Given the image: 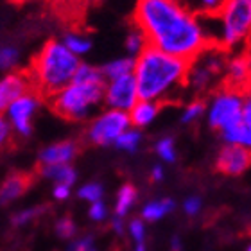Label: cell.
<instances>
[{"mask_svg": "<svg viewBox=\"0 0 251 251\" xmlns=\"http://www.w3.org/2000/svg\"><path fill=\"white\" fill-rule=\"evenodd\" d=\"M156 154L162 158L163 162L167 163H174L176 162V147H174V140L171 136H163L160 140L156 142Z\"/></svg>", "mask_w": 251, "mask_h": 251, "instance_id": "26", "label": "cell"}, {"mask_svg": "<svg viewBox=\"0 0 251 251\" xmlns=\"http://www.w3.org/2000/svg\"><path fill=\"white\" fill-rule=\"evenodd\" d=\"M226 86L241 90L244 94L251 90V65L246 54H235L233 58L228 59Z\"/></svg>", "mask_w": 251, "mask_h": 251, "instance_id": "12", "label": "cell"}, {"mask_svg": "<svg viewBox=\"0 0 251 251\" xmlns=\"http://www.w3.org/2000/svg\"><path fill=\"white\" fill-rule=\"evenodd\" d=\"M113 230H115L117 233H122V221H121V217H115V219H113Z\"/></svg>", "mask_w": 251, "mask_h": 251, "instance_id": "40", "label": "cell"}, {"mask_svg": "<svg viewBox=\"0 0 251 251\" xmlns=\"http://www.w3.org/2000/svg\"><path fill=\"white\" fill-rule=\"evenodd\" d=\"M11 131H13V127H11V124L7 122V119H2V121H0V142H2V144H5V142L9 140Z\"/></svg>", "mask_w": 251, "mask_h": 251, "instance_id": "37", "label": "cell"}, {"mask_svg": "<svg viewBox=\"0 0 251 251\" xmlns=\"http://www.w3.org/2000/svg\"><path fill=\"white\" fill-rule=\"evenodd\" d=\"M88 215L94 221H102V219H106V215H108V208H106V204L102 203V201H97V203H92Z\"/></svg>", "mask_w": 251, "mask_h": 251, "instance_id": "32", "label": "cell"}, {"mask_svg": "<svg viewBox=\"0 0 251 251\" xmlns=\"http://www.w3.org/2000/svg\"><path fill=\"white\" fill-rule=\"evenodd\" d=\"M20 59V50L15 45H4L0 49V67L2 70H9L18 63Z\"/></svg>", "mask_w": 251, "mask_h": 251, "instance_id": "28", "label": "cell"}, {"mask_svg": "<svg viewBox=\"0 0 251 251\" xmlns=\"http://www.w3.org/2000/svg\"><path fill=\"white\" fill-rule=\"evenodd\" d=\"M126 50L129 54L131 58H138L147 47H149V42H147L146 34L138 29V27H133L129 32H127V36H126Z\"/></svg>", "mask_w": 251, "mask_h": 251, "instance_id": "20", "label": "cell"}, {"mask_svg": "<svg viewBox=\"0 0 251 251\" xmlns=\"http://www.w3.org/2000/svg\"><path fill=\"white\" fill-rule=\"evenodd\" d=\"M251 165V151L239 146L226 144L217 156V169L228 176L242 174Z\"/></svg>", "mask_w": 251, "mask_h": 251, "instance_id": "11", "label": "cell"}, {"mask_svg": "<svg viewBox=\"0 0 251 251\" xmlns=\"http://www.w3.org/2000/svg\"><path fill=\"white\" fill-rule=\"evenodd\" d=\"M27 185H29V179L24 174H11L9 178L2 183V188H0L2 203H9L13 199L20 198L22 194L27 190Z\"/></svg>", "mask_w": 251, "mask_h": 251, "instance_id": "18", "label": "cell"}, {"mask_svg": "<svg viewBox=\"0 0 251 251\" xmlns=\"http://www.w3.org/2000/svg\"><path fill=\"white\" fill-rule=\"evenodd\" d=\"M136 201V190L133 185H124L121 187L119 194H117V204H115V214L117 217H124L129 208L133 206V203Z\"/></svg>", "mask_w": 251, "mask_h": 251, "instance_id": "23", "label": "cell"}, {"mask_svg": "<svg viewBox=\"0 0 251 251\" xmlns=\"http://www.w3.org/2000/svg\"><path fill=\"white\" fill-rule=\"evenodd\" d=\"M183 210H185V214L196 215L199 210H201V199H199V198H188V199H185Z\"/></svg>", "mask_w": 251, "mask_h": 251, "instance_id": "35", "label": "cell"}, {"mask_svg": "<svg viewBox=\"0 0 251 251\" xmlns=\"http://www.w3.org/2000/svg\"><path fill=\"white\" fill-rule=\"evenodd\" d=\"M226 50L221 47L210 45L204 49L198 58L188 63V74H187V86H190L196 92H204L212 84L226 75Z\"/></svg>", "mask_w": 251, "mask_h": 251, "instance_id": "6", "label": "cell"}, {"mask_svg": "<svg viewBox=\"0 0 251 251\" xmlns=\"http://www.w3.org/2000/svg\"><path fill=\"white\" fill-rule=\"evenodd\" d=\"M246 56H248V59H250V65H251V50H248V54H246Z\"/></svg>", "mask_w": 251, "mask_h": 251, "instance_id": "42", "label": "cell"}, {"mask_svg": "<svg viewBox=\"0 0 251 251\" xmlns=\"http://www.w3.org/2000/svg\"><path fill=\"white\" fill-rule=\"evenodd\" d=\"M151 178H152V181H160V179H163V169H162V165H154V167H152Z\"/></svg>", "mask_w": 251, "mask_h": 251, "instance_id": "39", "label": "cell"}, {"mask_svg": "<svg viewBox=\"0 0 251 251\" xmlns=\"http://www.w3.org/2000/svg\"><path fill=\"white\" fill-rule=\"evenodd\" d=\"M40 108V97L34 92L22 95L20 99L11 102L5 108V119L11 124L13 131L20 136H29L32 131V117Z\"/></svg>", "mask_w": 251, "mask_h": 251, "instance_id": "10", "label": "cell"}, {"mask_svg": "<svg viewBox=\"0 0 251 251\" xmlns=\"http://www.w3.org/2000/svg\"><path fill=\"white\" fill-rule=\"evenodd\" d=\"M79 198L84 199V201H90V203H97L102 198V187L99 183H86L79 188Z\"/></svg>", "mask_w": 251, "mask_h": 251, "instance_id": "29", "label": "cell"}, {"mask_svg": "<svg viewBox=\"0 0 251 251\" xmlns=\"http://www.w3.org/2000/svg\"><path fill=\"white\" fill-rule=\"evenodd\" d=\"M56 233L63 239H68V237H72L75 233V225H74L72 219H68V217H63L56 223Z\"/></svg>", "mask_w": 251, "mask_h": 251, "instance_id": "30", "label": "cell"}, {"mask_svg": "<svg viewBox=\"0 0 251 251\" xmlns=\"http://www.w3.org/2000/svg\"><path fill=\"white\" fill-rule=\"evenodd\" d=\"M136 251H146V250H144V246H142V244H138V248H136Z\"/></svg>", "mask_w": 251, "mask_h": 251, "instance_id": "41", "label": "cell"}, {"mask_svg": "<svg viewBox=\"0 0 251 251\" xmlns=\"http://www.w3.org/2000/svg\"><path fill=\"white\" fill-rule=\"evenodd\" d=\"M68 251H95L94 241H92V237H83L74 242L72 246L68 248Z\"/></svg>", "mask_w": 251, "mask_h": 251, "instance_id": "34", "label": "cell"}, {"mask_svg": "<svg viewBox=\"0 0 251 251\" xmlns=\"http://www.w3.org/2000/svg\"><path fill=\"white\" fill-rule=\"evenodd\" d=\"M138 100H140V92H138L135 74H129V75H124V77L119 79H111L106 84L104 102L108 108L129 113Z\"/></svg>", "mask_w": 251, "mask_h": 251, "instance_id": "9", "label": "cell"}, {"mask_svg": "<svg viewBox=\"0 0 251 251\" xmlns=\"http://www.w3.org/2000/svg\"><path fill=\"white\" fill-rule=\"evenodd\" d=\"M174 210V201L173 199H158V201H151L147 203L142 210V217L147 221H158L162 219L163 215H167L169 212Z\"/></svg>", "mask_w": 251, "mask_h": 251, "instance_id": "21", "label": "cell"}, {"mask_svg": "<svg viewBox=\"0 0 251 251\" xmlns=\"http://www.w3.org/2000/svg\"><path fill=\"white\" fill-rule=\"evenodd\" d=\"M158 111H160V104H158V102L140 99L135 104V108L129 111L131 124L135 126V127L149 126L158 117Z\"/></svg>", "mask_w": 251, "mask_h": 251, "instance_id": "15", "label": "cell"}, {"mask_svg": "<svg viewBox=\"0 0 251 251\" xmlns=\"http://www.w3.org/2000/svg\"><path fill=\"white\" fill-rule=\"evenodd\" d=\"M242 121L251 124V90L244 94V106H242Z\"/></svg>", "mask_w": 251, "mask_h": 251, "instance_id": "36", "label": "cell"}, {"mask_svg": "<svg viewBox=\"0 0 251 251\" xmlns=\"http://www.w3.org/2000/svg\"><path fill=\"white\" fill-rule=\"evenodd\" d=\"M140 142H142L140 131L135 129V127H129V129L124 131V133L121 135V138L117 140L115 147H119V149H122V151L135 152L136 149H138V146H140Z\"/></svg>", "mask_w": 251, "mask_h": 251, "instance_id": "25", "label": "cell"}, {"mask_svg": "<svg viewBox=\"0 0 251 251\" xmlns=\"http://www.w3.org/2000/svg\"><path fill=\"white\" fill-rule=\"evenodd\" d=\"M131 127V119L127 111L106 108L90 122L86 129V138L95 146H115L124 131Z\"/></svg>", "mask_w": 251, "mask_h": 251, "instance_id": "8", "label": "cell"}, {"mask_svg": "<svg viewBox=\"0 0 251 251\" xmlns=\"http://www.w3.org/2000/svg\"><path fill=\"white\" fill-rule=\"evenodd\" d=\"M135 65H136L135 58L124 56V58L111 59L100 70L104 74V77L108 81H111V79H119V77H124V75H129V74H135Z\"/></svg>", "mask_w": 251, "mask_h": 251, "instance_id": "17", "label": "cell"}, {"mask_svg": "<svg viewBox=\"0 0 251 251\" xmlns=\"http://www.w3.org/2000/svg\"><path fill=\"white\" fill-rule=\"evenodd\" d=\"M106 77L100 68L81 63L75 77L67 88L50 97L54 111L68 121L88 119L100 102H104Z\"/></svg>", "mask_w": 251, "mask_h": 251, "instance_id": "3", "label": "cell"}, {"mask_svg": "<svg viewBox=\"0 0 251 251\" xmlns=\"http://www.w3.org/2000/svg\"><path fill=\"white\" fill-rule=\"evenodd\" d=\"M221 138L225 140V144L244 147V149L251 151V124L241 121L239 124L221 131Z\"/></svg>", "mask_w": 251, "mask_h": 251, "instance_id": "16", "label": "cell"}, {"mask_svg": "<svg viewBox=\"0 0 251 251\" xmlns=\"http://www.w3.org/2000/svg\"><path fill=\"white\" fill-rule=\"evenodd\" d=\"M54 198L59 199V201H63V199H67L68 196H70V187H67V185H56L52 190Z\"/></svg>", "mask_w": 251, "mask_h": 251, "instance_id": "38", "label": "cell"}, {"mask_svg": "<svg viewBox=\"0 0 251 251\" xmlns=\"http://www.w3.org/2000/svg\"><path fill=\"white\" fill-rule=\"evenodd\" d=\"M248 251H251V246H250V248H248Z\"/></svg>", "mask_w": 251, "mask_h": 251, "instance_id": "44", "label": "cell"}, {"mask_svg": "<svg viewBox=\"0 0 251 251\" xmlns=\"http://www.w3.org/2000/svg\"><path fill=\"white\" fill-rule=\"evenodd\" d=\"M129 233H131V237H133V239L138 242V244H142V241H144V235H146V228H144V223H142L140 219L131 221Z\"/></svg>", "mask_w": 251, "mask_h": 251, "instance_id": "33", "label": "cell"}, {"mask_svg": "<svg viewBox=\"0 0 251 251\" xmlns=\"http://www.w3.org/2000/svg\"><path fill=\"white\" fill-rule=\"evenodd\" d=\"M204 102L203 100H192L190 104L185 106V110L181 111V122L183 124H192L199 119V117H203L204 113Z\"/></svg>", "mask_w": 251, "mask_h": 251, "instance_id": "27", "label": "cell"}, {"mask_svg": "<svg viewBox=\"0 0 251 251\" xmlns=\"http://www.w3.org/2000/svg\"><path fill=\"white\" fill-rule=\"evenodd\" d=\"M43 208H27V210H22V212H18V214L13 217V223L15 225H25V223H29L31 219H34L36 215H40V212H42Z\"/></svg>", "mask_w": 251, "mask_h": 251, "instance_id": "31", "label": "cell"}, {"mask_svg": "<svg viewBox=\"0 0 251 251\" xmlns=\"http://www.w3.org/2000/svg\"><path fill=\"white\" fill-rule=\"evenodd\" d=\"M77 152V144L72 140H65L43 147L38 158L42 165H70Z\"/></svg>", "mask_w": 251, "mask_h": 251, "instance_id": "14", "label": "cell"}, {"mask_svg": "<svg viewBox=\"0 0 251 251\" xmlns=\"http://www.w3.org/2000/svg\"><path fill=\"white\" fill-rule=\"evenodd\" d=\"M61 42L75 56H84L92 49V40L86 38L84 34H81V32H67Z\"/></svg>", "mask_w": 251, "mask_h": 251, "instance_id": "22", "label": "cell"}, {"mask_svg": "<svg viewBox=\"0 0 251 251\" xmlns=\"http://www.w3.org/2000/svg\"><path fill=\"white\" fill-rule=\"evenodd\" d=\"M81 61L61 40H50L32 59V83L43 95L52 97L72 83Z\"/></svg>", "mask_w": 251, "mask_h": 251, "instance_id": "4", "label": "cell"}, {"mask_svg": "<svg viewBox=\"0 0 251 251\" xmlns=\"http://www.w3.org/2000/svg\"><path fill=\"white\" fill-rule=\"evenodd\" d=\"M188 61L154 47H147L136 58L135 77L140 99L162 102L187 83Z\"/></svg>", "mask_w": 251, "mask_h": 251, "instance_id": "2", "label": "cell"}, {"mask_svg": "<svg viewBox=\"0 0 251 251\" xmlns=\"http://www.w3.org/2000/svg\"><path fill=\"white\" fill-rule=\"evenodd\" d=\"M40 173L43 178L56 181V185H67V187H72L77 178L75 171L70 165H42Z\"/></svg>", "mask_w": 251, "mask_h": 251, "instance_id": "19", "label": "cell"}, {"mask_svg": "<svg viewBox=\"0 0 251 251\" xmlns=\"http://www.w3.org/2000/svg\"><path fill=\"white\" fill-rule=\"evenodd\" d=\"M242 106H244V92L231 86H225L212 97L206 106V119L210 127L221 131L242 121Z\"/></svg>", "mask_w": 251, "mask_h": 251, "instance_id": "7", "label": "cell"}, {"mask_svg": "<svg viewBox=\"0 0 251 251\" xmlns=\"http://www.w3.org/2000/svg\"><path fill=\"white\" fill-rule=\"evenodd\" d=\"M208 43L225 50L248 45L251 38V0H226L215 16H199Z\"/></svg>", "mask_w": 251, "mask_h": 251, "instance_id": "5", "label": "cell"}, {"mask_svg": "<svg viewBox=\"0 0 251 251\" xmlns=\"http://www.w3.org/2000/svg\"><path fill=\"white\" fill-rule=\"evenodd\" d=\"M133 18L149 47L188 63L210 47L199 16L181 0H136Z\"/></svg>", "mask_w": 251, "mask_h": 251, "instance_id": "1", "label": "cell"}, {"mask_svg": "<svg viewBox=\"0 0 251 251\" xmlns=\"http://www.w3.org/2000/svg\"><path fill=\"white\" fill-rule=\"evenodd\" d=\"M248 50H251V38H250V42H248Z\"/></svg>", "mask_w": 251, "mask_h": 251, "instance_id": "43", "label": "cell"}, {"mask_svg": "<svg viewBox=\"0 0 251 251\" xmlns=\"http://www.w3.org/2000/svg\"><path fill=\"white\" fill-rule=\"evenodd\" d=\"M226 0H194L190 9L198 16H215L225 7Z\"/></svg>", "mask_w": 251, "mask_h": 251, "instance_id": "24", "label": "cell"}, {"mask_svg": "<svg viewBox=\"0 0 251 251\" xmlns=\"http://www.w3.org/2000/svg\"><path fill=\"white\" fill-rule=\"evenodd\" d=\"M29 84L31 81L27 79L25 74L11 72L0 81V108L5 110L11 102L20 99L22 95L29 94Z\"/></svg>", "mask_w": 251, "mask_h": 251, "instance_id": "13", "label": "cell"}]
</instances>
